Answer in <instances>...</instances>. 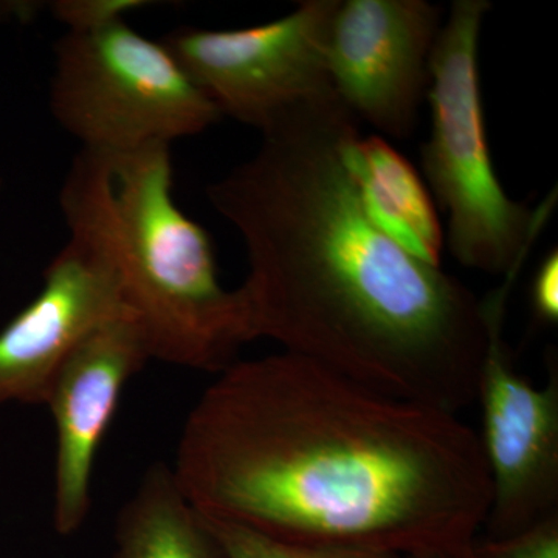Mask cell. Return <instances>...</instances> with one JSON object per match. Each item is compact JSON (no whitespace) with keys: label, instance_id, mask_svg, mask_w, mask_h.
<instances>
[{"label":"cell","instance_id":"obj_1","mask_svg":"<svg viewBox=\"0 0 558 558\" xmlns=\"http://www.w3.org/2000/svg\"><path fill=\"white\" fill-rule=\"evenodd\" d=\"M205 515L315 549L468 545L490 505L478 435L284 351L220 371L171 465Z\"/></svg>","mask_w":558,"mask_h":558},{"label":"cell","instance_id":"obj_2","mask_svg":"<svg viewBox=\"0 0 558 558\" xmlns=\"http://www.w3.org/2000/svg\"><path fill=\"white\" fill-rule=\"evenodd\" d=\"M357 119L340 98L289 110L252 159L208 185L247 248L250 337L381 395L458 414L476 402L483 301L374 226L349 170Z\"/></svg>","mask_w":558,"mask_h":558},{"label":"cell","instance_id":"obj_3","mask_svg":"<svg viewBox=\"0 0 558 558\" xmlns=\"http://www.w3.org/2000/svg\"><path fill=\"white\" fill-rule=\"evenodd\" d=\"M70 236L108 263L150 355L220 373L250 337L240 290L220 284L207 231L172 196L171 146L84 149L60 190Z\"/></svg>","mask_w":558,"mask_h":558},{"label":"cell","instance_id":"obj_4","mask_svg":"<svg viewBox=\"0 0 558 558\" xmlns=\"http://www.w3.org/2000/svg\"><path fill=\"white\" fill-rule=\"evenodd\" d=\"M490 9L487 0H454L442 22L429 60L432 132L422 146V167L449 216L451 255L469 269L506 277L524 266L557 193L529 208L510 199L492 163L478 62Z\"/></svg>","mask_w":558,"mask_h":558},{"label":"cell","instance_id":"obj_5","mask_svg":"<svg viewBox=\"0 0 558 558\" xmlns=\"http://www.w3.org/2000/svg\"><path fill=\"white\" fill-rule=\"evenodd\" d=\"M50 110L84 149L171 146L218 123V108L165 44L116 22L54 46Z\"/></svg>","mask_w":558,"mask_h":558},{"label":"cell","instance_id":"obj_6","mask_svg":"<svg viewBox=\"0 0 558 558\" xmlns=\"http://www.w3.org/2000/svg\"><path fill=\"white\" fill-rule=\"evenodd\" d=\"M339 3L304 0L279 20L236 31L180 27L161 43L220 116L263 132L289 110L337 95L328 38Z\"/></svg>","mask_w":558,"mask_h":558},{"label":"cell","instance_id":"obj_7","mask_svg":"<svg viewBox=\"0 0 558 558\" xmlns=\"http://www.w3.org/2000/svg\"><path fill=\"white\" fill-rule=\"evenodd\" d=\"M521 267L483 301L488 341L476 402L478 436L490 476L484 538H506L558 513V365L548 355V380L534 387L513 366L505 343V312Z\"/></svg>","mask_w":558,"mask_h":558},{"label":"cell","instance_id":"obj_8","mask_svg":"<svg viewBox=\"0 0 558 558\" xmlns=\"http://www.w3.org/2000/svg\"><path fill=\"white\" fill-rule=\"evenodd\" d=\"M440 27L442 10L425 0H340L330 22L328 69L355 119L389 137L411 135Z\"/></svg>","mask_w":558,"mask_h":558},{"label":"cell","instance_id":"obj_9","mask_svg":"<svg viewBox=\"0 0 558 558\" xmlns=\"http://www.w3.org/2000/svg\"><path fill=\"white\" fill-rule=\"evenodd\" d=\"M153 359L148 340L131 314L92 330L58 371L46 407L57 427L53 527L70 537L92 506V473L128 381Z\"/></svg>","mask_w":558,"mask_h":558},{"label":"cell","instance_id":"obj_10","mask_svg":"<svg viewBox=\"0 0 558 558\" xmlns=\"http://www.w3.org/2000/svg\"><path fill=\"white\" fill-rule=\"evenodd\" d=\"M123 314L131 312L108 263L89 245L69 238L44 271L36 299L0 330V407L46 405L73 349L102 323Z\"/></svg>","mask_w":558,"mask_h":558},{"label":"cell","instance_id":"obj_11","mask_svg":"<svg viewBox=\"0 0 558 558\" xmlns=\"http://www.w3.org/2000/svg\"><path fill=\"white\" fill-rule=\"evenodd\" d=\"M348 165L374 226L414 258L440 266L442 227L413 165L387 140L360 134L349 143Z\"/></svg>","mask_w":558,"mask_h":558},{"label":"cell","instance_id":"obj_12","mask_svg":"<svg viewBox=\"0 0 558 558\" xmlns=\"http://www.w3.org/2000/svg\"><path fill=\"white\" fill-rule=\"evenodd\" d=\"M109 558H229L207 520L179 487L171 465L146 470L116 521Z\"/></svg>","mask_w":558,"mask_h":558},{"label":"cell","instance_id":"obj_13","mask_svg":"<svg viewBox=\"0 0 558 558\" xmlns=\"http://www.w3.org/2000/svg\"><path fill=\"white\" fill-rule=\"evenodd\" d=\"M202 513V512H201ZM209 529L229 558H392L357 550L315 549L281 542L233 521L205 515Z\"/></svg>","mask_w":558,"mask_h":558},{"label":"cell","instance_id":"obj_14","mask_svg":"<svg viewBox=\"0 0 558 558\" xmlns=\"http://www.w3.org/2000/svg\"><path fill=\"white\" fill-rule=\"evenodd\" d=\"M473 558H558V513L506 538L472 542Z\"/></svg>","mask_w":558,"mask_h":558},{"label":"cell","instance_id":"obj_15","mask_svg":"<svg viewBox=\"0 0 558 558\" xmlns=\"http://www.w3.org/2000/svg\"><path fill=\"white\" fill-rule=\"evenodd\" d=\"M154 5L148 0H57L50 3L54 20L68 32L100 31L126 20L132 11Z\"/></svg>","mask_w":558,"mask_h":558},{"label":"cell","instance_id":"obj_16","mask_svg":"<svg viewBox=\"0 0 558 558\" xmlns=\"http://www.w3.org/2000/svg\"><path fill=\"white\" fill-rule=\"evenodd\" d=\"M532 311L535 317L545 325H557L558 322V253L550 252L532 281Z\"/></svg>","mask_w":558,"mask_h":558},{"label":"cell","instance_id":"obj_17","mask_svg":"<svg viewBox=\"0 0 558 558\" xmlns=\"http://www.w3.org/2000/svg\"><path fill=\"white\" fill-rule=\"evenodd\" d=\"M409 558H473L472 543L468 545L442 546V548H433L421 550V553L407 556Z\"/></svg>","mask_w":558,"mask_h":558},{"label":"cell","instance_id":"obj_18","mask_svg":"<svg viewBox=\"0 0 558 558\" xmlns=\"http://www.w3.org/2000/svg\"><path fill=\"white\" fill-rule=\"evenodd\" d=\"M392 558H409V557L398 556V557H392Z\"/></svg>","mask_w":558,"mask_h":558}]
</instances>
